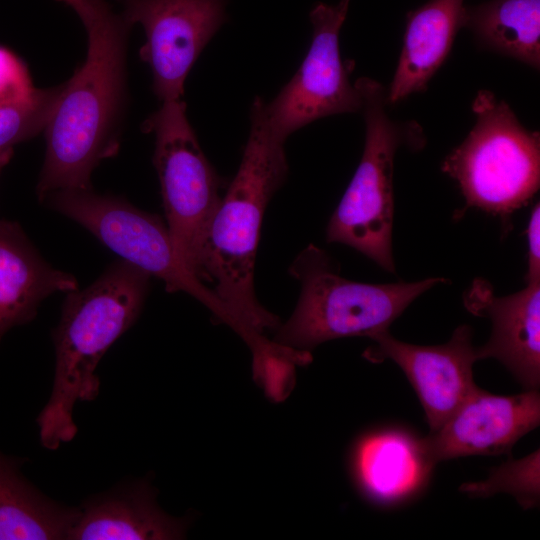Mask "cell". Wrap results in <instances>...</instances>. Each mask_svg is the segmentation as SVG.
Returning <instances> with one entry per match:
<instances>
[{
	"mask_svg": "<svg viewBox=\"0 0 540 540\" xmlns=\"http://www.w3.org/2000/svg\"><path fill=\"white\" fill-rule=\"evenodd\" d=\"M62 86L35 88L25 100L0 105V148L13 147L43 131Z\"/></svg>",
	"mask_w": 540,
	"mask_h": 540,
	"instance_id": "21",
	"label": "cell"
},
{
	"mask_svg": "<svg viewBox=\"0 0 540 540\" xmlns=\"http://www.w3.org/2000/svg\"><path fill=\"white\" fill-rule=\"evenodd\" d=\"M351 0L316 4L310 12L313 35L307 54L291 80L265 111L271 133L286 142L305 125L331 115L361 111L362 98L349 80L352 66L343 62L339 34Z\"/></svg>",
	"mask_w": 540,
	"mask_h": 540,
	"instance_id": "9",
	"label": "cell"
},
{
	"mask_svg": "<svg viewBox=\"0 0 540 540\" xmlns=\"http://www.w3.org/2000/svg\"><path fill=\"white\" fill-rule=\"evenodd\" d=\"M62 1L67 3L69 6H71L79 16L83 13L86 7L85 5L87 4V0H62Z\"/></svg>",
	"mask_w": 540,
	"mask_h": 540,
	"instance_id": "25",
	"label": "cell"
},
{
	"mask_svg": "<svg viewBox=\"0 0 540 540\" xmlns=\"http://www.w3.org/2000/svg\"><path fill=\"white\" fill-rule=\"evenodd\" d=\"M151 275L121 259L88 287L66 292L60 320L52 332L55 373L50 397L36 422L41 445L56 450L77 434V403L96 399V369L112 344L138 319Z\"/></svg>",
	"mask_w": 540,
	"mask_h": 540,
	"instance_id": "3",
	"label": "cell"
},
{
	"mask_svg": "<svg viewBox=\"0 0 540 540\" xmlns=\"http://www.w3.org/2000/svg\"><path fill=\"white\" fill-rule=\"evenodd\" d=\"M13 156V147L0 148V173Z\"/></svg>",
	"mask_w": 540,
	"mask_h": 540,
	"instance_id": "24",
	"label": "cell"
},
{
	"mask_svg": "<svg viewBox=\"0 0 540 540\" xmlns=\"http://www.w3.org/2000/svg\"><path fill=\"white\" fill-rule=\"evenodd\" d=\"M26 461L0 451V540H67L77 506L34 486L22 473Z\"/></svg>",
	"mask_w": 540,
	"mask_h": 540,
	"instance_id": "17",
	"label": "cell"
},
{
	"mask_svg": "<svg viewBox=\"0 0 540 540\" xmlns=\"http://www.w3.org/2000/svg\"><path fill=\"white\" fill-rule=\"evenodd\" d=\"M34 90L23 62L11 51L0 47V105L25 100Z\"/></svg>",
	"mask_w": 540,
	"mask_h": 540,
	"instance_id": "22",
	"label": "cell"
},
{
	"mask_svg": "<svg viewBox=\"0 0 540 540\" xmlns=\"http://www.w3.org/2000/svg\"><path fill=\"white\" fill-rule=\"evenodd\" d=\"M463 27L484 47L539 69L540 0H491L465 8Z\"/></svg>",
	"mask_w": 540,
	"mask_h": 540,
	"instance_id": "19",
	"label": "cell"
},
{
	"mask_svg": "<svg viewBox=\"0 0 540 540\" xmlns=\"http://www.w3.org/2000/svg\"><path fill=\"white\" fill-rule=\"evenodd\" d=\"M43 203L92 233L123 260L163 281L168 292H184L206 306L214 319L243 340L246 334L211 287L196 278L178 257L167 224L126 199L91 189L57 191Z\"/></svg>",
	"mask_w": 540,
	"mask_h": 540,
	"instance_id": "7",
	"label": "cell"
},
{
	"mask_svg": "<svg viewBox=\"0 0 540 540\" xmlns=\"http://www.w3.org/2000/svg\"><path fill=\"white\" fill-rule=\"evenodd\" d=\"M463 1L430 0L407 15L401 54L387 91L388 104L425 90L463 27Z\"/></svg>",
	"mask_w": 540,
	"mask_h": 540,
	"instance_id": "16",
	"label": "cell"
},
{
	"mask_svg": "<svg viewBox=\"0 0 540 540\" xmlns=\"http://www.w3.org/2000/svg\"><path fill=\"white\" fill-rule=\"evenodd\" d=\"M354 467L357 480L374 500L394 501L414 492L432 468L420 440L387 431L364 438L357 446Z\"/></svg>",
	"mask_w": 540,
	"mask_h": 540,
	"instance_id": "18",
	"label": "cell"
},
{
	"mask_svg": "<svg viewBox=\"0 0 540 540\" xmlns=\"http://www.w3.org/2000/svg\"><path fill=\"white\" fill-rule=\"evenodd\" d=\"M539 423L538 390L499 396L477 386L437 431L420 440L421 450L431 468L462 456L502 454Z\"/></svg>",
	"mask_w": 540,
	"mask_h": 540,
	"instance_id": "12",
	"label": "cell"
},
{
	"mask_svg": "<svg viewBox=\"0 0 540 540\" xmlns=\"http://www.w3.org/2000/svg\"><path fill=\"white\" fill-rule=\"evenodd\" d=\"M131 25H142L141 59L153 75L161 100L182 99L185 79L199 55L226 20L227 0H119Z\"/></svg>",
	"mask_w": 540,
	"mask_h": 540,
	"instance_id": "10",
	"label": "cell"
},
{
	"mask_svg": "<svg viewBox=\"0 0 540 540\" xmlns=\"http://www.w3.org/2000/svg\"><path fill=\"white\" fill-rule=\"evenodd\" d=\"M88 34L85 62L65 84L45 126L39 201L57 191L91 189L99 163L120 143L132 25L106 0H88L79 16Z\"/></svg>",
	"mask_w": 540,
	"mask_h": 540,
	"instance_id": "1",
	"label": "cell"
},
{
	"mask_svg": "<svg viewBox=\"0 0 540 540\" xmlns=\"http://www.w3.org/2000/svg\"><path fill=\"white\" fill-rule=\"evenodd\" d=\"M362 98L365 143L360 163L329 219L326 239L347 245L382 269L395 273L392 250L393 167L403 143L423 144L417 126L403 125L387 113V91L367 77L355 81Z\"/></svg>",
	"mask_w": 540,
	"mask_h": 540,
	"instance_id": "6",
	"label": "cell"
},
{
	"mask_svg": "<svg viewBox=\"0 0 540 540\" xmlns=\"http://www.w3.org/2000/svg\"><path fill=\"white\" fill-rule=\"evenodd\" d=\"M527 272L526 283L540 282V206L537 203L530 214L526 228Z\"/></svg>",
	"mask_w": 540,
	"mask_h": 540,
	"instance_id": "23",
	"label": "cell"
},
{
	"mask_svg": "<svg viewBox=\"0 0 540 540\" xmlns=\"http://www.w3.org/2000/svg\"><path fill=\"white\" fill-rule=\"evenodd\" d=\"M539 449L522 459L511 457L501 466L491 470L487 479L468 482L459 490L471 497H491L496 493H509L524 509L539 505L540 499Z\"/></svg>",
	"mask_w": 540,
	"mask_h": 540,
	"instance_id": "20",
	"label": "cell"
},
{
	"mask_svg": "<svg viewBox=\"0 0 540 540\" xmlns=\"http://www.w3.org/2000/svg\"><path fill=\"white\" fill-rule=\"evenodd\" d=\"M77 288V279L52 267L19 223L0 219V344L10 329L31 322L48 296Z\"/></svg>",
	"mask_w": 540,
	"mask_h": 540,
	"instance_id": "15",
	"label": "cell"
},
{
	"mask_svg": "<svg viewBox=\"0 0 540 540\" xmlns=\"http://www.w3.org/2000/svg\"><path fill=\"white\" fill-rule=\"evenodd\" d=\"M289 273L300 283L296 307L273 341L310 352L338 338L373 335L389 326L421 294L443 277L417 282L371 284L349 280L323 249L310 244L293 260Z\"/></svg>",
	"mask_w": 540,
	"mask_h": 540,
	"instance_id": "4",
	"label": "cell"
},
{
	"mask_svg": "<svg viewBox=\"0 0 540 540\" xmlns=\"http://www.w3.org/2000/svg\"><path fill=\"white\" fill-rule=\"evenodd\" d=\"M472 111L474 127L441 169L458 183L465 209L499 216L505 227L539 189L540 136L490 91L477 93Z\"/></svg>",
	"mask_w": 540,
	"mask_h": 540,
	"instance_id": "5",
	"label": "cell"
},
{
	"mask_svg": "<svg viewBox=\"0 0 540 540\" xmlns=\"http://www.w3.org/2000/svg\"><path fill=\"white\" fill-rule=\"evenodd\" d=\"M472 337V328L460 325L448 342L421 346L397 340L385 330L370 337L374 344L363 357L373 363L389 359L400 367L422 404L431 433L477 387L473 364L479 358Z\"/></svg>",
	"mask_w": 540,
	"mask_h": 540,
	"instance_id": "11",
	"label": "cell"
},
{
	"mask_svg": "<svg viewBox=\"0 0 540 540\" xmlns=\"http://www.w3.org/2000/svg\"><path fill=\"white\" fill-rule=\"evenodd\" d=\"M464 305L474 315L487 316L492 332L477 347L479 360L501 362L526 390L540 385V282L507 296H495L490 283L476 279L464 295Z\"/></svg>",
	"mask_w": 540,
	"mask_h": 540,
	"instance_id": "13",
	"label": "cell"
},
{
	"mask_svg": "<svg viewBox=\"0 0 540 540\" xmlns=\"http://www.w3.org/2000/svg\"><path fill=\"white\" fill-rule=\"evenodd\" d=\"M265 105L261 97L253 100L242 159L210 222L202 258L203 282L213 285L212 290L241 324L256 365L281 351L265 335L277 329L280 321L259 303L254 269L265 209L288 174L285 142L271 133Z\"/></svg>",
	"mask_w": 540,
	"mask_h": 540,
	"instance_id": "2",
	"label": "cell"
},
{
	"mask_svg": "<svg viewBox=\"0 0 540 540\" xmlns=\"http://www.w3.org/2000/svg\"><path fill=\"white\" fill-rule=\"evenodd\" d=\"M144 129L155 136L153 163L175 251L203 282L204 243L222 198L221 179L201 149L182 99L162 102Z\"/></svg>",
	"mask_w": 540,
	"mask_h": 540,
	"instance_id": "8",
	"label": "cell"
},
{
	"mask_svg": "<svg viewBox=\"0 0 540 540\" xmlns=\"http://www.w3.org/2000/svg\"><path fill=\"white\" fill-rule=\"evenodd\" d=\"M67 540L181 539L187 523L168 515L156 502L149 479L123 480L85 498Z\"/></svg>",
	"mask_w": 540,
	"mask_h": 540,
	"instance_id": "14",
	"label": "cell"
}]
</instances>
